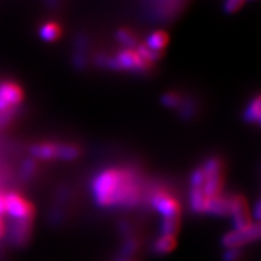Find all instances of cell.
I'll list each match as a JSON object with an SVG mask.
<instances>
[{"label": "cell", "mask_w": 261, "mask_h": 261, "mask_svg": "<svg viewBox=\"0 0 261 261\" xmlns=\"http://www.w3.org/2000/svg\"><path fill=\"white\" fill-rule=\"evenodd\" d=\"M161 102L167 108H178L181 106V97L178 93L168 92L165 93L161 98Z\"/></svg>", "instance_id": "obj_22"}, {"label": "cell", "mask_w": 261, "mask_h": 261, "mask_svg": "<svg viewBox=\"0 0 261 261\" xmlns=\"http://www.w3.org/2000/svg\"><path fill=\"white\" fill-rule=\"evenodd\" d=\"M94 202L102 208L136 207L140 201V189L136 175L121 168H108L92 181Z\"/></svg>", "instance_id": "obj_1"}, {"label": "cell", "mask_w": 261, "mask_h": 261, "mask_svg": "<svg viewBox=\"0 0 261 261\" xmlns=\"http://www.w3.org/2000/svg\"><path fill=\"white\" fill-rule=\"evenodd\" d=\"M181 218H165L160 225L161 234H169V236H177L180 231Z\"/></svg>", "instance_id": "obj_15"}, {"label": "cell", "mask_w": 261, "mask_h": 261, "mask_svg": "<svg viewBox=\"0 0 261 261\" xmlns=\"http://www.w3.org/2000/svg\"><path fill=\"white\" fill-rule=\"evenodd\" d=\"M150 203L152 208L165 218H181V207L174 197L165 190H156L151 195Z\"/></svg>", "instance_id": "obj_5"}, {"label": "cell", "mask_w": 261, "mask_h": 261, "mask_svg": "<svg viewBox=\"0 0 261 261\" xmlns=\"http://www.w3.org/2000/svg\"><path fill=\"white\" fill-rule=\"evenodd\" d=\"M61 32L62 29L57 23H55V22H48V23L44 24L40 28L39 35H40V38L45 41H55L61 37Z\"/></svg>", "instance_id": "obj_16"}, {"label": "cell", "mask_w": 261, "mask_h": 261, "mask_svg": "<svg viewBox=\"0 0 261 261\" xmlns=\"http://www.w3.org/2000/svg\"><path fill=\"white\" fill-rule=\"evenodd\" d=\"M242 257L241 248H226L223 254L224 261H240Z\"/></svg>", "instance_id": "obj_24"}, {"label": "cell", "mask_w": 261, "mask_h": 261, "mask_svg": "<svg viewBox=\"0 0 261 261\" xmlns=\"http://www.w3.org/2000/svg\"><path fill=\"white\" fill-rule=\"evenodd\" d=\"M23 91L14 81H3L0 84V115L10 114L15 107L23 100Z\"/></svg>", "instance_id": "obj_8"}, {"label": "cell", "mask_w": 261, "mask_h": 261, "mask_svg": "<svg viewBox=\"0 0 261 261\" xmlns=\"http://www.w3.org/2000/svg\"><path fill=\"white\" fill-rule=\"evenodd\" d=\"M34 219L12 220L10 225V241L16 247H24L31 240Z\"/></svg>", "instance_id": "obj_9"}, {"label": "cell", "mask_w": 261, "mask_h": 261, "mask_svg": "<svg viewBox=\"0 0 261 261\" xmlns=\"http://www.w3.org/2000/svg\"><path fill=\"white\" fill-rule=\"evenodd\" d=\"M211 198L204 194L203 189L201 188H190V195H189V203H190L191 211L196 214H205L208 203Z\"/></svg>", "instance_id": "obj_10"}, {"label": "cell", "mask_w": 261, "mask_h": 261, "mask_svg": "<svg viewBox=\"0 0 261 261\" xmlns=\"http://www.w3.org/2000/svg\"><path fill=\"white\" fill-rule=\"evenodd\" d=\"M254 217H255L256 223H257V221H259V219H260V202L259 201H257L256 203H255V211H254Z\"/></svg>", "instance_id": "obj_26"}, {"label": "cell", "mask_w": 261, "mask_h": 261, "mask_svg": "<svg viewBox=\"0 0 261 261\" xmlns=\"http://www.w3.org/2000/svg\"><path fill=\"white\" fill-rule=\"evenodd\" d=\"M260 233L261 230L259 223H253L246 230H232L226 234H224L223 238H221V246L225 249L226 248H241L244 244L255 242V241L259 240Z\"/></svg>", "instance_id": "obj_7"}, {"label": "cell", "mask_w": 261, "mask_h": 261, "mask_svg": "<svg viewBox=\"0 0 261 261\" xmlns=\"http://www.w3.org/2000/svg\"><path fill=\"white\" fill-rule=\"evenodd\" d=\"M80 155V150L77 146L71 144H60L58 149V159L63 161H73Z\"/></svg>", "instance_id": "obj_18"}, {"label": "cell", "mask_w": 261, "mask_h": 261, "mask_svg": "<svg viewBox=\"0 0 261 261\" xmlns=\"http://www.w3.org/2000/svg\"><path fill=\"white\" fill-rule=\"evenodd\" d=\"M117 40L125 45L127 48H135L137 46V37L132 31L126 28H121L116 32Z\"/></svg>", "instance_id": "obj_19"}, {"label": "cell", "mask_w": 261, "mask_h": 261, "mask_svg": "<svg viewBox=\"0 0 261 261\" xmlns=\"http://www.w3.org/2000/svg\"><path fill=\"white\" fill-rule=\"evenodd\" d=\"M177 247V237L169 236V234H161L152 246V252L156 255H166L173 252Z\"/></svg>", "instance_id": "obj_13"}, {"label": "cell", "mask_w": 261, "mask_h": 261, "mask_svg": "<svg viewBox=\"0 0 261 261\" xmlns=\"http://www.w3.org/2000/svg\"><path fill=\"white\" fill-rule=\"evenodd\" d=\"M104 67L113 70H129L136 73H144L151 67V63L145 61L137 52L136 48H125L115 57H107Z\"/></svg>", "instance_id": "obj_2"}, {"label": "cell", "mask_w": 261, "mask_h": 261, "mask_svg": "<svg viewBox=\"0 0 261 261\" xmlns=\"http://www.w3.org/2000/svg\"><path fill=\"white\" fill-rule=\"evenodd\" d=\"M205 214L213 215V217H228L230 215V197L220 195L211 198Z\"/></svg>", "instance_id": "obj_12"}, {"label": "cell", "mask_w": 261, "mask_h": 261, "mask_svg": "<svg viewBox=\"0 0 261 261\" xmlns=\"http://www.w3.org/2000/svg\"><path fill=\"white\" fill-rule=\"evenodd\" d=\"M168 34L167 33L159 31L152 33L151 35L146 40V46H148L150 50L155 52H162L163 48L166 47V45L168 44Z\"/></svg>", "instance_id": "obj_14"}, {"label": "cell", "mask_w": 261, "mask_h": 261, "mask_svg": "<svg viewBox=\"0 0 261 261\" xmlns=\"http://www.w3.org/2000/svg\"><path fill=\"white\" fill-rule=\"evenodd\" d=\"M58 149H60V144H56V143H39V144L33 145L29 151L34 159L47 161V160L58 159Z\"/></svg>", "instance_id": "obj_11"}, {"label": "cell", "mask_w": 261, "mask_h": 261, "mask_svg": "<svg viewBox=\"0 0 261 261\" xmlns=\"http://www.w3.org/2000/svg\"><path fill=\"white\" fill-rule=\"evenodd\" d=\"M230 217L232 218L233 230H246L253 224L249 205L242 195L230 196Z\"/></svg>", "instance_id": "obj_6"}, {"label": "cell", "mask_w": 261, "mask_h": 261, "mask_svg": "<svg viewBox=\"0 0 261 261\" xmlns=\"http://www.w3.org/2000/svg\"><path fill=\"white\" fill-rule=\"evenodd\" d=\"M37 169H38V166L34 160L32 159L25 160L21 166V177L25 179V180H28V179H31L33 175L37 173Z\"/></svg>", "instance_id": "obj_21"}, {"label": "cell", "mask_w": 261, "mask_h": 261, "mask_svg": "<svg viewBox=\"0 0 261 261\" xmlns=\"http://www.w3.org/2000/svg\"><path fill=\"white\" fill-rule=\"evenodd\" d=\"M243 2L244 0H226V3H225L224 5L225 11L228 12V14H233L237 10L242 8Z\"/></svg>", "instance_id": "obj_25"}, {"label": "cell", "mask_w": 261, "mask_h": 261, "mask_svg": "<svg viewBox=\"0 0 261 261\" xmlns=\"http://www.w3.org/2000/svg\"><path fill=\"white\" fill-rule=\"evenodd\" d=\"M5 213L12 218V220L34 219L35 208L23 196L16 192H10L4 197Z\"/></svg>", "instance_id": "obj_4"}, {"label": "cell", "mask_w": 261, "mask_h": 261, "mask_svg": "<svg viewBox=\"0 0 261 261\" xmlns=\"http://www.w3.org/2000/svg\"><path fill=\"white\" fill-rule=\"evenodd\" d=\"M138 246H139V243H138V241L136 240L135 236L126 237L125 242H123L122 247H121V255L123 259L135 255L137 250H138Z\"/></svg>", "instance_id": "obj_20"}, {"label": "cell", "mask_w": 261, "mask_h": 261, "mask_svg": "<svg viewBox=\"0 0 261 261\" xmlns=\"http://www.w3.org/2000/svg\"><path fill=\"white\" fill-rule=\"evenodd\" d=\"M260 117V97H256L255 99H253L252 102H250V104L246 109V112H244V120L249 123H259Z\"/></svg>", "instance_id": "obj_17"}, {"label": "cell", "mask_w": 261, "mask_h": 261, "mask_svg": "<svg viewBox=\"0 0 261 261\" xmlns=\"http://www.w3.org/2000/svg\"><path fill=\"white\" fill-rule=\"evenodd\" d=\"M4 233H5V226H4V223L2 221V218H0V237H2Z\"/></svg>", "instance_id": "obj_27"}, {"label": "cell", "mask_w": 261, "mask_h": 261, "mask_svg": "<svg viewBox=\"0 0 261 261\" xmlns=\"http://www.w3.org/2000/svg\"><path fill=\"white\" fill-rule=\"evenodd\" d=\"M204 173L202 167L196 168L190 177V188H203Z\"/></svg>", "instance_id": "obj_23"}, {"label": "cell", "mask_w": 261, "mask_h": 261, "mask_svg": "<svg viewBox=\"0 0 261 261\" xmlns=\"http://www.w3.org/2000/svg\"><path fill=\"white\" fill-rule=\"evenodd\" d=\"M202 169L204 173V184L202 188L204 194L210 198L220 196L224 185L223 162L218 158H210L205 160Z\"/></svg>", "instance_id": "obj_3"}]
</instances>
